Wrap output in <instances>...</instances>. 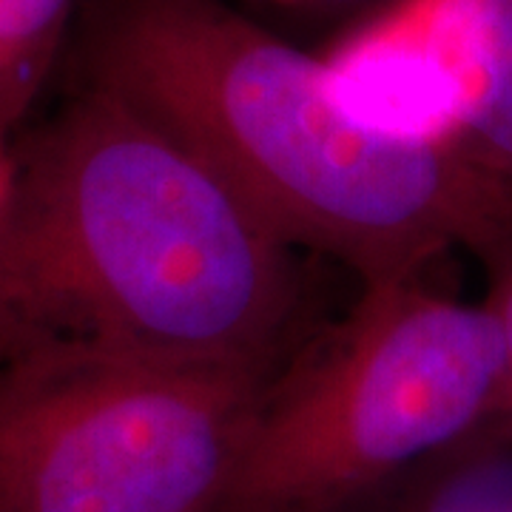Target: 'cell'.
Instances as JSON below:
<instances>
[{"label": "cell", "mask_w": 512, "mask_h": 512, "mask_svg": "<svg viewBox=\"0 0 512 512\" xmlns=\"http://www.w3.org/2000/svg\"><path fill=\"white\" fill-rule=\"evenodd\" d=\"M220 177L86 83L12 151L0 208V362L94 348L276 370L302 279Z\"/></svg>", "instance_id": "6da1fadb"}, {"label": "cell", "mask_w": 512, "mask_h": 512, "mask_svg": "<svg viewBox=\"0 0 512 512\" xmlns=\"http://www.w3.org/2000/svg\"><path fill=\"white\" fill-rule=\"evenodd\" d=\"M86 83L197 154L293 251L362 285L424 274L450 248L484 259L512 231L510 205L456 154L362 126L322 57L222 0H103Z\"/></svg>", "instance_id": "7a4b0ae2"}, {"label": "cell", "mask_w": 512, "mask_h": 512, "mask_svg": "<svg viewBox=\"0 0 512 512\" xmlns=\"http://www.w3.org/2000/svg\"><path fill=\"white\" fill-rule=\"evenodd\" d=\"M507 353L490 305L419 276L356 305L268 379L220 512H342L504 419Z\"/></svg>", "instance_id": "3957f363"}, {"label": "cell", "mask_w": 512, "mask_h": 512, "mask_svg": "<svg viewBox=\"0 0 512 512\" xmlns=\"http://www.w3.org/2000/svg\"><path fill=\"white\" fill-rule=\"evenodd\" d=\"M274 373L94 348L0 362V512H220Z\"/></svg>", "instance_id": "277c9868"}, {"label": "cell", "mask_w": 512, "mask_h": 512, "mask_svg": "<svg viewBox=\"0 0 512 512\" xmlns=\"http://www.w3.org/2000/svg\"><path fill=\"white\" fill-rule=\"evenodd\" d=\"M319 57L353 120L456 154L512 208V0H384Z\"/></svg>", "instance_id": "5b68a950"}, {"label": "cell", "mask_w": 512, "mask_h": 512, "mask_svg": "<svg viewBox=\"0 0 512 512\" xmlns=\"http://www.w3.org/2000/svg\"><path fill=\"white\" fill-rule=\"evenodd\" d=\"M342 512H512V421L481 427Z\"/></svg>", "instance_id": "8992f818"}, {"label": "cell", "mask_w": 512, "mask_h": 512, "mask_svg": "<svg viewBox=\"0 0 512 512\" xmlns=\"http://www.w3.org/2000/svg\"><path fill=\"white\" fill-rule=\"evenodd\" d=\"M74 0H0V140L35 109L63 49Z\"/></svg>", "instance_id": "52a82bcc"}, {"label": "cell", "mask_w": 512, "mask_h": 512, "mask_svg": "<svg viewBox=\"0 0 512 512\" xmlns=\"http://www.w3.org/2000/svg\"><path fill=\"white\" fill-rule=\"evenodd\" d=\"M481 262H484L487 279H490L484 302L490 305L495 322L501 328L504 353H507V410H504V419L512 421V231Z\"/></svg>", "instance_id": "ba28073f"}, {"label": "cell", "mask_w": 512, "mask_h": 512, "mask_svg": "<svg viewBox=\"0 0 512 512\" xmlns=\"http://www.w3.org/2000/svg\"><path fill=\"white\" fill-rule=\"evenodd\" d=\"M384 0H305V9H356V6H382Z\"/></svg>", "instance_id": "9c48e42d"}, {"label": "cell", "mask_w": 512, "mask_h": 512, "mask_svg": "<svg viewBox=\"0 0 512 512\" xmlns=\"http://www.w3.org/2000/svg\"><path fill=\"white\" fill-rule=\"evenodd\" d=\"M9 188H12V151H6L0 140V208L9 197Z\"/></svg>", "instance_id": "30bf717a"}, {"label": "cell", "mask_w": 512, "mask_h": 512, "mask_svg": "<svg viewBox=\"0 0 512 512\" xmlns=\"http://www.w3.org/2000/svg\"><path fill=\"white\" fill-rule=\"evenodd\" d=\"M271 6H285V9H305V0H262Z\"/></svg>", "instance_id": "8fae6325"}]
</instances>
